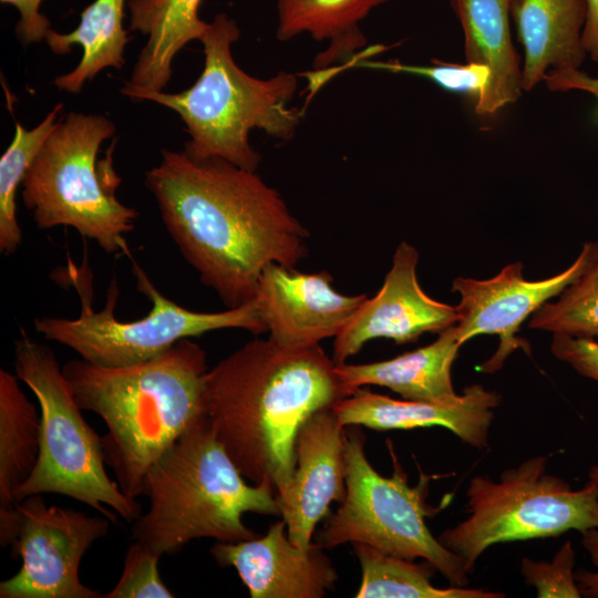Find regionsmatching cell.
Listing matches in <instances>:
<instances>
[{"label": "cell", "instance_id": "cell-15", "mask_svg": "<svg viewBox=\"0 0 598 598\" xmlns=\"http://www.w3.org/2000/svg\"><path fill=\"white\" fill-rule=\"evenodd\" d=\"M343 429L329 408L310 415L297 433L293 474L277 498L288 538L301 550L312 546L315 527L330 504L346 497Z\"/></svg>", "mask_w": 598, "mask_h": 598}, {"label": "cell", "instance_id": "cell-9", "mask_svg": "<svg viewBox=\"0 0 598 598\" xmlns=\"http://www.w3.org/2000/svg\"><path fill=\"white\" fill-rule=\"evenodd\" d=\"M546 456L530 457L502 472L470 480L468 517L443 532L439 540L464 561L471 574L492 545L559 536L598 527V486L589 480L573 489L546 472Z\"/></svg>", "mask_w": 598, "mask_h": 598}, {"label": "cell", "instance_id": "cell-37", "mask_svg": "<svg viewBox=\"0 0 598 598\" xmlns=\"http://www.w3.org/2000/svg\"><path fill=\"white\" fill-rule=\"evenodd\" d=\"M589 480L594 481L598 486V466H592L588 473Z\"/></svg>", "mask_w": 598, "mask_h": 598}, {"label": "cell", "instance_id": "cell-32", "mask_svg": "<svg viewBox=\"0 0 598 598\" xmlns=\"http://www.w3.org/2000/svg\"><path fill=\"white\" fill-rule=\"evenodd\" d=\"M2 3L14 6L20 13L16 25V34L24 45L45 40L51 30V23L40 13L42 0H1Z\"/></svg>", "mask_w": 598, "mask_h": 598}, {"label": "cell", "instance_id": "cell-4", "mask_svg": "<svg viewBox=\"0 0 598 598\" xmlns=\"http://www.w3.org/2000/svg\"><path fill=\"white\" fill-rule=\"evenodd\" d=\"M244 478L204 414L147 471L143 494L150 508L133 522L131 540L164 555L203 537L225 543L258 537L241 517L281 516L277 491Z\"/></svg>", "mask_w": 598, "mask_h": 598}, {"label": "cell", "instance_id": "cell-10", "mask_svg": "<svg viewBox=\"0 0 598 598\" xmlns=\"http://www.w3.org/2000/svg\"><path fill=\"white\" fill-rule=\"evenodd\" d=\"M136 289L151 302L150 312L137 320L122 321L114 316L118 296L115 279L107 290L102 311H94L90 298L78 286L81 313L75 319L39 317L34 328L44 339L71 348L95 365L124 367L150 360L183 339L219 329H244L255 336L266 333L255 299L219 312L186 309L164 296L143 268L132 258Z\"/></svg>", "mask_w": 598, "mask_h": 598}, {"label": "cell", "instance_id": "cell-18", "mask_svg": "<svg viewBox=\"0 0 598 598\" xmlns=\"http://www.w3.org/2000/svg\"><path fill=\"white\" fill-rule=\"evenodd\" d=\"M450 4L463 29L466 62L489 70L475 111L494 114L524 91L523 68L509 30L511 0H450Z\"/></svg>", "mask_w": 598, "mask_h": 598}, {"label": "cell", "instance_id": "cell-8", "mask_svg": "<svg viewBox=\"0 0 598 598\" xmlns=\"http://www.w3.org/2000/svg\"><path fill=\"white\" fill-rule=\"evenodd\" d=\"M364 442L360 426H344L346 497L337 512L326 517L313 544L330 549L362 543L405 559L423 558L452 586H466L470 574L464 561L435 538L425 523L433 513L425 502L431 477L423 475L416 486L409 485L393 453L392 476L381 475L368 461Z\"/></svg>", "mask_w": 598, "mask_h": 598}, {"label": "cell", "instance_id": "cell-30", "mask_svg": "<svg viewBox=\"0 0 598 598\" xmlns=\"http://www.w3.org/2000/svg\"><path fill=\"white\" fill-rule=\"evenodd\" d=\"M576 554L569 540L563 544L551 561L522 559L520 574L540 598H579L575 578Z\"/></svg>", "mask_w": 598, "mask_h": 598}, {"label": "cell", "instance_id": "cell-6", "mask_svg": "<svg viewBox=\"0 0 598 598\" xmlns=\"http://www.w3.org/2000/svg\"><path fill=\"white\" fill-rule=\"evenodd\" d=\"M115 131L102 114L71 111L60 117L23 178L22 198L39 229L72 227L105 252L131 257L125 235L134 229L138 212L116 197L115 140L104 158H97Z\"/></svg>", "mask_w": 598, "mask_h": 598}, {"label": "cell", "instance_id": "cell-36", "mask_svg": "<svg viewBox=\"0 0 598 598\" xmlns=\"http://www.w3.org/2000/svg\"><path fill=\"white\" fill-rule=\"evenodd\" d=\"M580 543L588 553L590 561L598 568V527L581 532Z\"/></svg>", "mask_w": 598, "mask_h": 598}, {"label": "cell", "instance_id": "cell-28", "mask_svg": "<svg viewBox=\"0 0 598 598\" xmlns=\"http://www.w3.org/2000/svg\"><path fill=\"white\" fill-rule=\"evenodd\" d=\"M351 66L421 75L448 91L471 93L475 100L483 93L489 79V70L486 66L467 62L466 64L447 63L436 59L431 61V65L423 66L403 64L399 61L381 62L354 58L344 66V70Z\"/></svg>", "mask_w": 598, "mask_h": 598}, {"label": "cell", "instance_id": "cell-24", "mask_svg": "<svg viewBox=\"0 0 598 598\" xmlns=\"http://www.w3.org/2000/svg\"><path fill=\"white\" fill-rule=\"evenodd\" d=\"M18 380L0 370V514L14 508L13 494L32 473L40 447L41 416Z\"/></svg>", "mask_w": 598, "mask_h": 598}, {"label": "cell", "instance_id": "cell-31", "mask_svg": "<svg viewBox=\"0 0 598 598\" xmlns=\"http://www.w3.org/2000/svg\"><path fill=\"white\" fill-rule=\"evenodd\" d=\"M554 357L598 383V342L590 338L553 334Z\"/></svg>", "mask_w": 598, "mask_h": 598}, {"label": "cell", "instance_id": "cell-29", "mask_svg": "<svg viewBox=\"0 0 598 598\" xmlns=\"http://www.w3.org/2000/svg\"><path fill=\"white\" fill-rule=\"evenodd\" d=\"M162 555L144 544L132 540L124 568L114 588L104 598H172L174 594L166 587L158 573Z\"/></svg>", "mask_w": 598, "mask_h": 598}, {"label": "cell", "instance_id": "cell-22", "mask_svg": "<svg viewBox=\"0 0 598 598\" xmlns=\"http://www.w3.org/2000/svg\"><path fill=\"white\" fill-rule=\"evenodd\" d=\"M460 348L453 326L425 347L384 361L336 364V372L352 393L363 385H380L404 400L453 403L461 398L452 382V365Z\"/></svg>", "mask_w": 598, "mask_h": 598}, {"label": "cell", "instance_id": "cell-25", "mask_svg": "<svg viewBox=\"0 0 598 598\" xmlns=\"http://www.w3.org/2000/svg\"><path fill=\"white\" fill-rule=\"evenodd\" d=\"M361 567L357 598H504V592L451 586L437 588L431 582L435 568L398 557L370 545L353 543Z\"/></svg>", "mask_w": 598, "mask_h": 598}, {"label": "cell", "instance_id": "cell-27", "mask_svg": "<svg viewBox=\"0 0 598 598\" xmlns=\"http://www.w3.org/2000/svg\"><path fill=\"white\" fill-rule=\"evenodd\" d=\"M530 329L580 338H598V241L585 270L559 295L532 315Z\"/></svg>", "mask_w": 598, "mask_h": 598}, {"label": "cell", "instance_id": "cell-7", "mask_svg": "<svg viewBox=\"0 0 598 598\" xmlns=\"http://www.w3.org/2000/svg\"><path fill=\"white\" fill-rule=\"evenodd\" d=\"M13 353L16 374L33 392L41 416L37 464L14 492V503L55 493L86 504L114 524L118 516L133 523L142 507L107 475L102 437L82 416L52 350L20 328Z\"/></svg>", "mask_w": 598, "mask_h": 598}, {"label": "cell", "instance_id": "cell-34", "mask_svg": "<svg viewBox=\"0 0 598 598\" xmlns=\"http://www.w3.org/2000/svg\"><path fill=\"white\" fill-rule=\"evenodd\" d=\"M587 17L582 30V44L590 58L598 62V0H586Z\"/></svg>", "mask_w": 598, "mask_h": 598}, {"label": "cell", "instance_id": "cell-21", "mask_svg": "<svg viewBox=\"0 0 598 598\" xmlns=\"http://www.w3.org/2000/svg\"><path fill=\"white\" fill-rule=\"evenodd\" d=\"M202 1L127 0L130 31L147 35V41L121 89L123 95L166 87L177 52L193 40L200 41L208 30L209 23L198 16Z\"/></svg>", "mask_w": 598, "mask_h": 598}, {"label": "cell", "instance_id": "cell-12", "mask_svg": "<svg viewBox=\"0 0 598 598\" xmlns=\"http://www.w3.org/2000/svg\"><path fill=\"white\" fill-rule=\"evenodd\" d=\"M591 247L592 243H586L566 270L542 280L525 279L523 264L514 262L489 279L458 277L453 281L452 291L461 296L455 306L460 344L481 334L499 337L495 353L478 367L481 372L498 371L518 348L529 353V343L516 336L522 323L580 276L589 261Z\"/></svg>", "mask_w": 598, "mask_h": 598}, {"label": "cell", "instance_id": "cell-19", "mask_svg": "<svg viewBox=\"0 0 598 598\" xmlns=\"http://www.w3.org/2000/svg\"><path fill=\"white\" fill-rule=\"evenodd\" d=\"M388 0H278L277 30L279 41L309 33L316 41L329 40L326 51L317 55L309 79L310 97L323 83L337 74L362 49L367 38L359 23ZM305 75V76H306Z\"/></svg>", "mask_w": 598, "mask_h": 598}, {"label": "cell", "instance_id": "cell-20", "mask_svg": "<svg viewBox=\"0 0 598 598\" xmlns=\"http://www.w3.org/2000/svg\"><path fill=\"white\" fill-rule=\"evenodd\" d=\"M511 16L525 51L524 91L550 70L579 69L585 61L586 0H511Z\"/></svg>", "mask_w": 598, "mask_h": 598}, {"label": "cell", "instance_id": "cell-13", "mask_svg": "<svg viewBox=\"0 0 598 598\" xmlns=\"http://www.w3.org/2000/svg\"><path fill=\"white\" fill-rule=\"evenodd\" d=\"M419 252L402 241L380 290L363 301L346 328L334 338L332 360L344 363L373 339L396 344L417 341L425 332L440 333L457 323L455 306L427 296L416 277Z\"/></svg>", "mask_w": 598, "mask_h": 598}, {"label": "cell", "instance_id": "cell-11", "mask_svg": "<svg viewBox=\"0 0 598 598\" xmlns=\"http://www.w3.org/2000/svg\"><path fill=\"white\" fill-rule=\"evenodd\" d=\"M19 529L11 556L19 571L0 582L1 598H104L79 577L85 553L110 530L111 519L48 506L41 494L16 503Z\"/></svg>", "mask_w": 598, "mask_h": 598}, {"label": "cell", "instance_id": "cell-3", "mask_svg": "<svg viewBox=\"0 0 598 598\" xmlns=\"http://www.w3.org/2000/svg\"><path fill=\"white\" fill-rule=\"evenodd\" d=\"M206 352L189 339L135 364L102 367L83 359L62 367L81 410L107 427L102 447L122 492L143 495L150 467L205 414Z\"/></svg>", "mask_w": 598, "mask_h": 598}, {"label": "cell", "instance_id": "cell-16", "mask_svg": "<svg viewBox=\"0 0 598 598\" xmlns=\"http://www.w3.org/2000/svg\"><path fill=\"white\" fill-rule=\"evenodd\" d=\"M283 519L266 535L237 543L217 542L210 554L221 567H234L251 598H321L334 588L339 575L312 543L308 550L288 538Z\"/></svg>", "mask_w": 598, "mask_h": 598}, {"label": "cell", "instance_id": "cell-33", "mask_svg": "<svg viewBox=\"0 0 598 598\" xmlns=\"http://www.w3.org/2000/svg\"><path fill=\"white\" fill-rule=\"evenodd\" d=\"M544 82L550 91H585L598 101V78H591L579 69L550 70Z\"/></svg>", "mask_w": 598, "mask_h": 598}, {"label": "cell", "instance_id": "cell-1", "mask_svg": "<svg viewBox=\"0 0 598 598\" xmlns=\"http://www.w3.org/2000/svg\"><path fill=\"white\" fill-rule=\"evenodd\" d=\"M145 186L179 252L227 309L254 300L268 264L296 267L308 256V229L256 171L163 150Z\"/></svg>", "mask_w": 598, "mask_h": 598}, {"label": "cell", "instance_id": "cell-26", "mask_svg": "<svg viewBox=\"0 0 598 598\" xmlns=\"http://www.w3.org/2000/svg\"><path fill=\"white\" fill-rule=\"evenodd\" d=\"M58 103L33 128L16 122L14 136L0 158V251L13 255L22 243V230L17 218L16 195L19 186L44 141L63 111Z\"/></svg>", "mask_w": 598, "mask_h": 598}, {"label": "cell", "instance_id": "cell-23", "mask_svg": "<svg viewBox=\"0 0 598 598\" xmlns=\"http://www.w3.org/2000/svg\"><path fill=\"white\" fill-rule=\"evenodd\" d=\"M127 0H95L81 12L76 29L70 33L50 30L45 42L55 54H66L73 45H80L83 54L70 72L58 75L53 84L71 94L81 93L84 84L107 68L124 66V49L130 41L123 27Z\"/></svg>", "mask_w": 598, "mask_h": 598}, {"label": "cell", "instance_id": "cell-2", "mask_svg": "<svg viewBox=\"0 0 598 598\" xmlns=\"http://www.w3.org/2000/svg\"><path fill=\"white\" fill-rule=\"evenodd\" d=\"M352 392L318 346L290 349L256 339L205 375V415L241 475L280 495L291 481L301 424Z\"/></svg>", "mask_w": 598, "mask_h": 598}, {"label": "cell", "instance_id": "cell-17", "mask_svg": "<svg viewBox=\"0 0 598 598\" xmlns=\"http://www.w3.org/2000/svg\"><path fill=\"white\" fill-rule=\"evenodd\" d=\"M501 402L498 392L482 384L466 386L453 403L396 400L361 386L338 401L332 410L342 426L358 425L378 431L440 426L464 443L485 450L489 445L494 410Z\"/></svg>", "mask_w": 598, "mask_h": 598}, {"label": "cell", "instance_id": "cell-5", "mask_svg": "<svg viewBox=\"0 0 598 598\" xmlns=\"http://www.w3.org/2000/svg\"><path fill=\"white\" fill-rule=\"evenodd\" d=\"M235 20L218 13L200 42L205 63L197 81L177 93L134 92L132 101H150L176 112L189 140L184 152L193 159L223 158L256 171L261 155L249 143V132L264 131L277 140L293 137L303 111L289 107L297 75L281 71L264 80L249 75L234 61L230 47L239 39Z\"/></svg>", "mask_w": 598, "mask_h": 598}, {"label": "cell", "instance_id": "cell-14", "mask_svg": "<svg viewBox=\"0 0 598 598\" xmlns=\"http://www.w3.org/2000/svg\"><path fill=\"white\" fill-rule=\"evenodd\" d=\"M331 283L326 270L306 274L268 264L254 299L269 339L285 348L303 349L336 338L368 296L342 295Z\"/></svg>", "mask_w": 598, "mask_h": 598}, {"label": "cell", "instance_id": "cell-35", "mask_svg": "<svg viewBox=\"0 0 598 598\" xmlns=\"http://www.w3.org/2000/svg\"><path fill=\"white\" fill-rule=\"evenodd\" d=\"M575 578L581 596L598 598V571L579 569L575 573Z\"/></svg>", "mask_w": 598, "mask_h": 598}]
</instances>
